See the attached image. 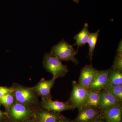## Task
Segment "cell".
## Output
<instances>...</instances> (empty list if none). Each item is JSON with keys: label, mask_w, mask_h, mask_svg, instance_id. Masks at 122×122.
<instances>
[{"label": "cell", "mask_w": 122, "mask_h": 122, "mask_svg": "<svg viewBox=\"0 0 122 122\" xmlns=\"http://www.w3.org/2000/svg\"><path fill=\"white\" fill-rule=\"evenodd\" d=\"M25 122H38L34 120H30V121H27Z\"/></svg>", "instance_id": "26"}, {"label": "cell", "mask_w": 122, "mask_h": 122, "mask_svg": "<svg viewBox=\"0 0 122 122\" xmlns=\"http://www.w3.org/2000/svg\"><path fill=\"white\" fill-rule=\"evenodd\" d=\"M112 68L122 71V56L116 55Z\"/></svg>", "instance_id": "20"}, {"label": "cell", "mask_w": 122, "mask_h": 122, "mask_svg": "<svg viewBox=\"0 0 122 122\" xmlns=\"http://www.w3.org/2000/svg\"><path fill=\"white\" fill-rule=\"evenodd\" d=\"M15 95L16 99L21 104H27L31 102L34 98V95L30 90L20 87L15 91Z\"/></svg>", "instance_id": "11"}, {"label": "cell", "mask_w": 122, "mask_h": 122, "mask_svg": "<svg viewBox=\"0 0 122 122\" xmlns=\"http://www.w3.org/2000/svg\"><path fill=\"white\" fill-rule=\"evenodd\" d=\"M60 122H76L74 120H72L69 119L64 117Z\"/></svg>", "instance_id": "24"}, {"label": "cell", "mask_w": 122, "mask_h": 122, "mask_svg": "<svg viewBox=\"0 0 122 122\" xmlns=\"http://www.w3.org/2000/svg\"><path fill=\"white\" fill-rule=\"evenodd\" d=\"M101 116L109 122H122V105L101 111Z\"/></svg>", "instance_id": "8"}, {"label": "cell", "mask_w": 122, "mask_h": 122, "mask_svg": "<svg viewBox=\"0 0 122 122\" xmlns=\"http://www.w3.org/2000/svg\"><path fill=\"white\" fill-rule=\"evenodd\" d=\"M109 69L98 71L94 79L88 89L100 92L104 89L108 81Z\"/></svg>", "instance_id": "7"}, {"label": "cell", "mask_w": 122, "mask_h": 122, "mask_svg": "<svg viewBox=\"0 0 122 122\" xmlns=\"http://www.w3.org/2000/svg\"><path fill=\"white\" fill-rule=\"evenodd\" d=\"M1 115H2V113H1V112L0 111V118L1 117Z\"/></svg>", "instance_id": "27"}, {"label": "cell", "mask_w": 122, "mask_h": 122, "mask_svg": "<svg viewBox=\"0 0 122 122\" xmlns=\"http://www.w3.org/2000/svg\"><path fill=\"white\" fill-rule=\"evenodd\" d=\"M42 105L43 107L47 110L57 113L74 110L69 101L65 102L54 101L50 98L42 99Z\"/></svg>", "instance_id": "5"}, {"label": "cell", "mask_w": 122, "mask_h": 122, "mask_svg": "<svg viewBox=\"0 0 122 122\" xmlns=\"http://www.w3.org/2000/svg\"><path fill=\"white\" fill-rule=\"evenodd\" d=\"M51 55L61 61H71L78 65V60L75 57L77 52L73 46L68 44L64 39H62L55 45L52 46L50 51Z\"/></svg>", "instance_id": "1"}, {"label": "cell", "mask_w": 122, "mask_h": 122, "mask_svg": "<svg viewBox=\"0 0 122 122\" xmlns=\"http://www.w3.org/2000/svg\"><path fill=\"white\" fill-rule=\"evenodd\" d=\"M91 65H86L81 70L78 83L88 90L98 71Z\"/></svg>", "instance_id": "6"}, {"label": "cell", "mask_w": 122, "mask_h": 122, "mask_svg": "<svg viewBox=\"0 0 122 122\" xmlns=\"http://www.w3.org/2000/svg\"><path fill=\"white\" fill-rule=\"evenodd\" d=\"M72 89L68 101L74 109L79 110L85 106L88 90L82 86L76 81H72Z\"/></svg>", "instance_id": "3"}, {"label": "cell", "mask_w": 122, "mask_h": 122, "mask_svg": "<svg viewBox=\"0 0 122 122\" xmlns=\"http://www.w3.org/2000/svg\"><path fill=\"white\" fill-rule=\"evenodd\" d=\"M100 97V92L88 89V95L85 106L93 107L99 109Z\"/></svg>", "instance_id": "16"}, {"label": "cell", "mask_w": 122, "mask_h": 122, "mask_svg": "<svg viewBox=\"0 0 122 122\" xmlns=\"http://www.w3.org/2000/svg\"><path fill=\"white\" fill-rule=\"evenodd\" d=\"M64 116L59 113L46 110L40 112L38 115V122H60Z\"/></svg>", "instance_id": "14"}, {"label": "cell", "mask_w": 122, "mask_h": 122, "mask_svg": "<svg viewBox=\"0 0 122 122\" xmlns=\"http://www.w3.org/2000/svg\"><path fill=\"white\" fill-rule=\"evenodd\" d=\"M104 90L113 95L119 102L122 103V85L108 87Z\"/></svg>", "instance_id": "18"}, {"label": "cell", "mask_w": 122, "mask_h": 122, "mask_svg": "<svg viewBox=\"0 0 122 122\" xmlns=\"http://www.w3.org/2000/svg\"><path fill=\"white\" fill-rule=\"evenodd\" d=\"M88 24L85 23L82 29L74 37V38L76 41V43L74 46H77V49L76 51L77 53L80 46H85L87 43L91 33L88 29Z\"/></svg>", "instance_id": "15"}, {"label": "cell", "mask_w": 122, "mask_h": 122, "mask_svg": "<svg viewBox=\"0 0 122 122\" xmlns=\"http://www.w3.org/2000/svg\"><path fill=\"white\" fill-rule=\"evenodd\" d=\"M119 85H122V71L112 68L109 69L107 83L103 90Z\"/></svg>", "instance_id": "12"}, {"label": "cell", "mask_w": 122, "mask_h": 122, "mask_svg": "<svg viewBox=\"0 0 122 122\" xmlns=\"http://www.w3.org/2000/svg\"><path fill=\"white\" fill-rule=\"evenodd\" d=\"M43 64L44 68L52 74L53 78L55 79L65 77L69 72L67 66L63 65L59 59L49 53L45 54Z\"/></svg>", "instance_id": "2"}, {"label": "cell", "mask_w": 122, "mask_h": 122, "mask_svg": "<svg viewBox=\"0 0 122 122\" xmlns=\"http://www.w3.org/2000/svg\"><path fill=\"white\" fill-rule=\"evenodd\" d=\"M113 95L106 91L102 90L100 92V103L99 109L103 111L116 106L122 105Z\"/></svg>", "instance_id": "9"}, {"label": "cell", "mask_w": 122, "mask_h": 122, "mask_svg": "<svg viewBox=\"0 0 122 122\" xmlns=\"http://www.w3.org/2000/svg\"><path fill=\"white\" fill-rule=\"evenodd\" d=\"M55 81V79L52 78L50 80H44L41 81L35 86V91L44 98H51V90L54 85Z\"/></svg>", "instance_id": "10"}, {"label": "cell", "mask_w": 122, "mask_h": 122, "mask_svg": "<svg viewBox=\"0 0 122 122\" xmlns=\"http://www.w3.org/2000/svg\"><path fill=\"white\" fill-rule=\"evenodd\" d=\"M13 91V90L7 87H0V98L6 94L11 93Z\"/></svg>", "instance_id": "21"}, {"label": "cell", "mask_w": 122, "mask_h": 122, "mask_svg": "<svg viewBox=\"0 0 122 122\" xmlns=\"http://www.w3.org/2000/svg\"><path fill=\"white\" fill-rule=\"evenodd\" d=\"M116 55H121L122 56V40L119 42L118 46L117 49V53Z\"/></svg>", "instance_id": "22"}, {"label": "cell", "mask_w": 122, "mask_h": 122, "mask_svg": "<svg viewBox=\"0 0 122 122\" xmlns=\"http://www.w3.org/2000/svg\"><path fill=\"white\" fill-rule=\"evenodd\" d=\"M99 32L100 30H99L95 32L91 33L89 38L87 42V43L89 46L88 55L91 63L93 59L94 51L97 41Z\"/></svg>", "instance_id": "17"}, {"label": "cell", "mask_w": 122, "mask_h": 122, "mask_svg": "<svg viewBox=\"0 0 122 122\" xmlns=\"http://www.w3.org/2000/svg\"><path fill=\"white\" fill-rule=\"evenodd\" d=\"M78 110L76 122H91L101 116L100 109L93 107L85 106Z\"/></svg>", "instance_id": "4"}, {"label": "cell", "mask_w": 122, "mask_h": 122, "mask_svg": "<svg viewBox=\"0 0 122 122\" xmlns=\"http://www.w3.org/2000/svg\"><path fill=\"white\" fill-rule=\"evenodd\" d=\"M13 102V97L11 93L6 94L0 98V102L6 107L11 106Z\"/></svg>", "instance_id": "19"}, {"label": "cell", "mask_w": 122, "mask_h": 122, "mask_svg": "<svg viewBox=\"0 0 122 122\" xmlns=\"http://www.w3.org/2000/svg\"><path fill=\"white\" fill-rule=\"evenodd\" d=\"M91 122H109L103 118L102 116H99V117L95 119L93 121Z\"/></svg>", "instance_id": "23"}, {"label": "cell", "mask_w": 122, "mask_h": 122, "mask_svg": "<svg viewBox=\"0 0 122 122\" xmlns=\"http://www.w3.org/2000/svg\"><path fill=\"white\" fill-rule=\"evenodd\" d=\"M72 0L76 4H78L79 1V0Z\"/></svg>", "instance_id": "25"}, {"label": "cell", "mask_w": 122, "mask_h": 122, "mask_svg": "<svg viewBox=\"0 0 122 122\" xmlns=\"http://www.w3.org/2000/svg\"><path fill=\"white\" fill-rule=\"evenodd\" d=\"M10 113L13 117L16 120H20L26 118L29 112L26 107L21 103H17L11 107Z\"/></svg>", "instance_id": "13"}]
</instances>
